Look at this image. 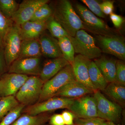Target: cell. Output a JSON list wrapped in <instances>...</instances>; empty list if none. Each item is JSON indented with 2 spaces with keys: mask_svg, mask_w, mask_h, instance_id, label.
<instances>
[{
  "mask_svg": "<svg viewBox=\"0 0 125 125\" xmlns=\"http://www.w3.org/2000/svg\"><path fill=\"white\" fill-rule=\"evenodd\" d=\"M51 6L52 16L70 36L74 37L77 31L84 30L83 22L69 1H56Z\"/></svg>",
  "mask_w": 125,
  "mask_h": 125,
  "instance_id": "obj_1",
  "label": "cell"
},
{
  "mask_svg": "<svg viewBox=\"0 0 125 125\" xmlns=\"http://www.w3.org/2000/svg\"><path fill=\"white\" fill-rule=\"evenodd\" d=\"M74 9L82 21L85 31L90 32L94 35L112 36L120 34L119 32L110 28L104 21L81 4L76 3Z\"/></svg>",
  "mask_w": 125,
  "mask_h": 125,
  "instance_id": "obj_2",
  "label": "cell"
},
{
  "mask_svg": "<svg viewBox=\"0 0 125 125\" xmlns=\"http://www.w3.org/2000/svg\"><path fill=\"white\" fill-rule=\"evenodd\" d=\"M69 38L73 45L75 52L79 55L91 60L102 56V52L96 46L94 38L84 30H79L74 37L70 36Z\"/></svg>",
  "mask_w": 125,
  "mask_h": 125,
  "instance_id": "obj_3",
  "label": "cell"
},
{
  "mask_svg": "<svg viewBox=\"0 0 125 125\" xmlns=\"http://www.w3.org/2000/svg\"><path fill=\"white\" fill-rule=\"evenodd\" d=\"M44 83L39 76H29L16 94V99L25 106L35 104L39 100Z\"/></svg>",
  "mask_w": 125,
  "mask_h": 125,
  "instance_id": "obj_4",
  "label": "cell"
},
{
  "mask_svg": "<svg viewBox=\"0 0 125 125\" xmlns=\"http://www.w3.org/2000/svg\"><path fill=\"white\" fill-rule=\"evenodd\" d=\"M75 80L72 66L67 65L56 75L44 83L42 93L38 102L54 97L61 88L71 81Z\"/></svg>",
  "mask_w": 125,
  "mask_h": 125,
  "instance_id": "obj_5",
  "label": "cell"
},
{
  "mask_svg": "<svg viewBox=\"0 0 125 125\" xmlns=\"http://www.w3.org/2000/svg\"><path fill=\"white\" fill-rule=\"evenodd\" d=\"M97 106L98 117L116 124L120 122L122 112V106L107 99L99 90L94 93Z\"/></svg>",
  "mask_w": 125,
  "mask_h": 125,
  "instance_id": "obj_6",
  "label": "cell"
},
{
  "mask_svg": "<svg viewBox=\"0 0 125 125\" xmlns=\"http://www.w3.org/2000/svg\"><path fill=\"white\" fill-rule=\"evenodd\" d=\"M95 42L102 52L110 54L119 60H125V38L120 34L112 36L94 35Z\"/></svg>",
  "mask_w": 125,
  "mask_h": 125,
  "instance_id": "obj_7",
  "label": "cell"
},
{
  "mask_svg": "<svg viewBox=\"0 0 125 125\" xmlns=\"http://www.w3.org/2000/svg\"><path fill=\"white\" fill-rule=\"evenodd\" d=\"M74 99L62 97H52L43 102L25 106L23 109L22 113L34 116L58 109H68Z\"/></svg>",
  "mask_w": 125,
  "mask_h": 125,
  "instance_id": "obj_8",
  "label": "cell"
},
{
  "mask_svg": "<svg viewBox=\"0 0 125 125\" xmlns=\"http://www.w3.org/2000/svg\"><path fill=\"white\" fill-rule=\"evenodd\" d=\"M22 42L19 27L14 24L8 31L5 40L4 55L8 68L19 58Z\"/></svg>",
  "mask_w": 125,
  "mask_h": 125,
  "instance_id": "obj_9",
  "label": "cell"
},
{
  "mask_svg": "<svg viewBox=\"0 0 125 125\" xmlns=\"http://www.w3.org/2000/svg\"><path fill=\"white\" fill-rule=\"evenodd\" d=\"M68 109L77 118L98 117L96 103L94 96H84L74 99Z\"/></svg>",
  "mask_w": 125,
  "mask_h": 125,
  "instance_id": "obj_10",
  "label": "cell"
},
{
  "mask_svg": "<svg viewBox=\"0 0 125 125\" xmlns=\"http://www.w3.org/2000/svg\"><path fill=\"white\" fill-rule=\"evenodd\" d=\"M48 0H24L19 5L17 11L10 19L14 24L19 26L31 20L36 10Z\"/></svg>",
  "mask_w": 125,
  "mask_h": 125,
  "instance_id": "obj_11",
  "label": "cell"
},
{
  "mask_svg": "<svg viewBox=\"0 0 125 125\" xmlns=\"http://www.w3.org/2000/svg\"><path fill=\"white\" fill-rule=\"evenodd\" d=\"M29 76L25 75L8 73L0 79V97L15 96Z\"/></svg>",
  "mask_w": 125,
  "mask_h": 125,
  "instance_id": "obj_12",
  "label": "cell"
},
{
  "mask_svg": "<svg viewBox=\"0 0 125 125\" xmlns=\"http://www.w3.org/2000/svg\"><path fill=\"white\" fill-rule=\"evenodd\" d=\"M40 57L18 59L8 67L9 73L39 76L41 71Z\"/></svg>",
  "mask_w": 125,
  "mask_h": 125,
  "instance_id": "obj_13",
  "label": "cell"
},
{
  "mask_svg": "<svg viewBox=\"0 0 125 125\" xmlns=\"http://www.w3.org/2000/svg\"><path fill=\"white\" fill-rule=\"evenodd\" d=\"M91 61L78 54L75 57L72 66L75 80L94 92L98 90L92 84L89 74V65Z\"/></svg>",
  "mask_w": 125,
  "mask_h": 125,
  "instance_id": "obj_14",
  "label": "cell"
},
{
  "mask_svg": "<svg viewBox=\"0 0 125 125\" xmlns=\"http://www.w3.org/2000/svg\"><path fill=\"white\" fill-rule=\"evenodd\" d=\"M94 93V91L88 88L76 80H74L61 88L55 94L54 97L74 99Z\"/></svg>",
  "mask_w": 125,
  "mask_h": 125,
  "instance_id": "obj_15",
  "label": "cell"
},
{
  "mask_svg": "<svg viewBox=\"0 0 125 125\" xmlns=\"http://www.w3.org/2000/svg\"><path fill=\"white\" fill-rule=\"evenodd\" d=\"M44 32L38 39L42 55L52 59L62 57L58 40Z\"/></svg>",
  "mask_w": 125,
  "mask_h": 125,
  "instance_id": "obj_16",
  "label": "cell"
},
{
  "mask_svg": "<svg viewBox=\"0 0 125 125\" xmlns=\"http://www.w3.org/2000/svg\"><path fill=\"white\" fill-rule=\"evenodd\" d=\"M18 26L22 40L38 39L46 29V21H29Z\"/></svg>",
  "mask_w": 125,
  "mask_h": 125,
  "instance_id": "obj_17",
  "label": "cell"
},
{
  "mask_svg": "<svg viewBox=\"0 0 125 125\" xmlns=\"http://www.w3.org/2000/svg\"><path fill=\"white\" fill-rule=\"evenodd\" d=\"M69 64L63 57L51 59L45 62L39 76L43 82L45 83L56 75L63 68Z\"/></svg>",
  "mask_w": 125,
  "mask_h": 125,
  "instance_id": "obj_18",
  "label": "cell"
},
{
  "mask_svg": "<svg viewBox=\"0 0 125 125\" xmlns=\"http://www.w3.org/2000/svg\"><path fill=\"white\" fill-rule=\"evenodd\" d=\"M94 61L108 83L115 82L116 60L101 56Z\"/></svg>",
  "mask_w": 125,
  "mask_h": 125,
  "instance_id": "obj_19",
  "label": "cell"
},
{
  "mask_svg": "<svg viewBox=\"0 0 125 125\" xmlns=\"http://www.w3.org/2000/svg\"><path fill=\"white\" fill-rule=\"evenodd\" d=\"M42 56L38 39L22 40L18 59L40 57Z\"/></svg>",
  "mask_w": 125,
  "mask_h": 125,
  "instance_id": "obj_20",
  "label": "cell"
},
{
  "mask_svg": "<svg viewBox=\"0 0 125 125\" xmlns=\"http://www.w3.org/2000/svg\"><path fill=\"white\" fill-rule=\"evenodd\" d=\"M51 116L49 112L34 116L24 114L11 125H43L49 121Z\"/></svg>",
  "mask_w": 125,
  "mask_h": 125,
  "instance_id": "obj_21",
  "label": "cell"
},
{
  "mask_svg": "<svg viewBox=\"0 0 125 125\" xmlns=\"http://www.w3.org/2000/svg\"><path fill=\"white\" fill-rule=\"evenodd\" d=\"M103 92L121 106L125 105V86L115 82L109 83Z\"/></svg>",
  "mask_w": 125,
  "mask_h": 125,
  "instance_id": "obj_22",
  "label": "cell"
},
{
  "mask_svg": "<svg viewBox=\"0 0 125 125\" xmlns=\"http://www.w3.org/2000/svg\"><path fill=\"white\" fill-rule=\"evenodd\" d=\"M90 79L92 84L97 90L103 91L108 83L105 80L101 71L94 61H91L88 66Z\"/></svg>",
  "mask_w": 125,
  "mask_h": 125,
  "instance_id": "obj_23",
  "label": "cell"
},
{
  "mask_svg": "<svg viewBox=\"0 0 125 125\" xmlns=\"http://www.w3.org/2000/svg\"><path fill=\"white\" fill-rule=\"evenodd\" d=\"M58 44L62 57L72 65L75 58V51L72 43L68 37L58 39Z\"/></svg>",
  "mask_w": 125,
  "mask_h": 125,
  "instance_id": "obj_24",
  "label": "cell"
},
{
  "mask_svg": "<svg viewBox=\"0 0 125 125\" xmlns=\"http://www.w3.org/2000/svg\"><path fill=\"white\" fill-rule=\"evenodd\" d=\"M46 29L50 32L51 36L57 40L64 37H68L69 35L62 26L52 16L46 21Z\"/></svg>",
  "mask_w": 125,
  "mask_h": 125,
  "instance_id": "obj_25",
  "label": "cell"
},
{
  "mask_svg": "<svg viewBox=\"0 0 125 125\" xmlns=\"http://www.w3.org/2000/svg\"><path fill=\"white\" fill-rule=\"evenodd\" d=\"M19 103L14 96L1 97L0 99V122Z\"/></svg>",
  "mask_w": 125,
  "mask_h": 125,
  "instance_id": "obj_26",
  "label": "cell"
},
{
  "mask_svg": "<svg viewBox=\"0 0 125 125\" xmlns=\"http://www.w3.org/2000/svg\"><path fill=\"white\" fill-rule=\"evenodd\" d=\"M53 10L51 6L48 3L39 7L34 14L31 21L34 22H45L52 15Z\"/></svg>",
  "mask_w": 125,
  "mask_h": 125,
  "instance_id": "obj_27",
  "label": "cell"
},
{
  "mask_svg": "<svg viewBox=\"0 0 125 125\" xmlns=\"http://www.w3.org/2000/svg\"><path fill=\"white\" fill-rule=\"evenodd\" d=\"M19 4L15 0H0V11L6 18L11 19Z\"/></svg>",
  "mask_w": 125,
  "mask_h": 125,
  "instance_id": "obj_28",
  "label": "cell"
},
{
  "mask_svg": "<svg viewBox=\"0 0 125 125\" xmlns=\"http://www.w3.org/2000/svg\"><path fill=\"white\" fill-rule=\"evenodd\" d=\"M14 24L10 19L6 17L0 11V48L4 49L6 36Z\"/></svg>",
  "mask_w": 125,
  "mask_h": 125,
  "instance_id": "obj_29",
  "label": "cell"
},
{
  "mask_svg": "<svg viewBox=\"0 0 125 125\" xmlns=\"http://www.w3.org/2000/svg\"><path fill=\"white\" fill-rule=\"evenodd\" d=\"M25 106L19 105L6 115L0 122V125H11L21 115Z\"/></svg>",
  "mask_w": 125,
  "mask_h": 125,
  "instance_id": "obj_30",
  "label": "cell"
},
{
  "mask_svg": "<svg viewBox=\"0 0 125 125\" xmlns=\"http://www.w3.org/2000/svg\"><path fill=\"white\" fill-rule=\"evenodd\" d=\"M81 1L96 16L101 18H105V15L101 10V3L98 1L95 0H82Z\"/></svg>",
  "mask_w": 125,
  "mask_h": 125,
  "instance_id": "obj_31",
  "label": "cell"
},
{
  "mask_svg": "<svg viewBox=\"0 0 125 125\" xmlns=\"http://www.w3.org/2000/svg\"><path fill=\"white\" fill-rule=\"evenodd\" d=\"M115 83L125 86V64L121 60H117L116 64Z\"/></svg>",
  "mask_w": 125,
  "mask_h": 125,
  "instance_id": "obj_32",
  "label": "cell"
},
{
  "mask_svg": "<svg viewBox=\"0 0 125 125\" xmlns=\"http://www.w3.org/2000/svg\"><path fill=\"white\" fill-rule=\"evenodd\" d=\"M106 121L99 117L81 118L75 117L73 125H106Z\"/></svg>",
  "mask_w": 125,
  "mask_h": 125,
  "instance_id": "obj_33",
  "label": "cell"
},
{
  "mask_svg": "<svg viewBox=\"0 0 125 125\" xmlns=\"http://www.w3.org/2000/svg\"><path fill=\"white\" fill-rule=\"evenodd\" d=\"M101 10L105 15H110L113 13L114 10V2L110 0L103 1L100 4Z\"/></svg>",
  "mask_w": 125,
  "mask_h": 125,
  "instance_id": "obj_34",
  "label": "cell"
},
{
  "mask_svg": "<svg viewBox=\"0 0 125 125\" xmlns=\"http://www.w3.org/2000/svg\"><path fill=\"white\" fill-rule=\"evenodd\" d=\"M65 125H73L75 116L69 111H64L61 114Z\"/></svg>",
  "mask_w": 125,
  "mask_h": 125,
  "instance_id": "obj_35",
  "label": "cell"
},
{
  "mask_svg": "<svg viewBox=\"0 0 125 125\" xmlns=\"http://www.w3.org/2000/svg\"><path fill=\"white\" fill-rule=\"evenodd\" d=\"M48 122L50 125H65L61 114H54L51 116Z\"/></svg>",
  "mask_w": 125,
  "mask_h": 125,
  "instance_id": "obj_36",
  "label": "cell"
},
{
  "mask_svg": "<svg viewBox=\"0 0 125 125\" xmlns=\"http://www.w3.org/2000/svg\"><path fill=\"white\" fill-rule=\"evenodd\" d=\"M110 18L114 26L117 28H120L124 22V19L122 16L114 13L110 15Z\"/></svg>",
  "mask_w": 125,
  "mask_h": 125,
  "instance_id": "obj_37",
  "label": "cell"
},
{
  "mask_svg": "<svg viewBox=\"0 0 125 125\" xmlns=\"http://www.w3.org/2000/svg\"><path fill=\"white\" fill-rule=\"evenodd\" d=\"M7 67L4 55V49L0 48V75L4 72Z\"/></svg>",
  "mask_w": 125,
  "mask_h": 125,
  "instance_id": "obj_38",
  "label": "cell"
},
{
  "mask_svg": "<svg viewBox=\"0 0 125 125\" xmlns=\"http://www.w3.org/2000/svg\"><path fill=\"white\" fill-rule=\"evenodd\" d=\"M106 125H124L123 124L121 125H117V124L114 123V122H112L107 121Z\"/></svg>",
  "mask_w": 125,
  "mask_h": 125,
  "instance_id": "obj_39",
  "label": "cell"
},
{
  "mask_svg": "<svg viewBox=\"0 0 125 125\" xmlns=\"http://www.w3.org/2000/svg\"><path fill=\"white\" fill-rule=\"evenodd\" d=\"M46 125V124H45V125Z\"/></svg>",
  "mask_w": 125,
  "mask_h": 125,
  "instance_id": "obj_40",
  "label": "cell"
},
{
  "mask_svg": "<svg viewBox=\"0 0 125 125\" xmlns=\"http://www.w3.org/2000/svg\"><path fill=\"white\" fill-rule=\"evenodd\" d=\"M1 97H0V99Z\"/></svg>",
  "mask_w": 125,
  "mask_h": 125,
  "instance_id": "obj_41",
  "label": "cell"
}]
</instances>
